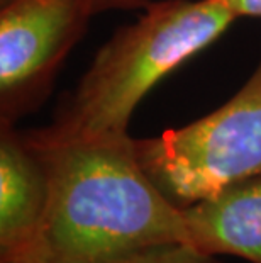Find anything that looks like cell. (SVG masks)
Returning a JSON list of instances; mask_svg holds the SVG:
<instances>
[{
  "label": "cell",
  "mask_w": 261,
  "mask_h": 263,
  "mask_svg": "<svg viewBox=\"0 0 261 263\" xmlns=\"http://www.w3.org/2000/svg\"><path fill=\"white\" fill-rule=\"evenodd\" d=\"M49 197L44 160L27 133L0 134V263L17 258L39 233Z\"/></svg>",
  "instance_id": "obj_5"
},
{
  "label": "cell",
  "mask_w": 261,
  "mask_h": 263,
  "mask_svg": "<svg viewBox=\"0 0 261 263\" xmlns=\"http://www.w3.org/2000/svg\"><path fill=\"white\" fill-rule=\"evenodd\" d=\"M137 263H219L214 255L204 253L188 243H171L154 248Z\"/></svg>",
  "instance_id": "obj_7"
},
{
  "label": "cell",
  "mask_w": 261,
  "mask_h": 263,
  "mask_svg": "<svg viewBox=\"0 0 261 263\" xmlns=\"http://www.w3.org/2000/svg\"><path fill=\"white\" fill-rule=\"evenodd\" d=\"M236 17H261V0H220Z\"/></svg>",
  "instance_id": "obj_8"
},
{
  "label": "cell",
  "mask_w": 261,
  "mask_h": 263,
  "mask_svg": "<svg viewBox=\"0 0 261 263\" xmlns=\"http://www.w3.org/2000/svg\"><path fill=\"white\" fill-rule=\"evenodd\" d=\"M137 261H139V260H137ZM137 261H136V263H137Z\"/></svg>",
  "instance_id": "obj_10"
},
{
  "label": "cell",
  "mask_w": 261,
  "mask_h": 263,
  "mask_svg": "<svg viewBox=\"0 0 261 263\" xmlns=\"http://www.w3.org/2000/svg\"><path fill=\"white\" fill-rule=\"evenodd\" d=\"M236 15L220 0L149 2L98 49L48 133L61 138L129 134L131 116L159 80L217 41Z\"/></svg>",
  "instance_id": "obj_2"
},
{
  "label": "cell",
  "mask_w": 261,
  "mask_h": 263,
  "mask_svg": "<svg viewBox=\"0 0 261 263\" xmlns=\"http://www.w3.org/2000/svg\"><path fill=\"white\" fill-rule=\"evenodd\" d=\"M180 211L188 243L197 250L261 263V173Z\"/></svg>",
  "instance_id": "obj_6"
},
{
  "label": "cell",
  "mask_w": 261,
  "mask_h": 263,
  "mask_svg": "<svg viewBox=\"0 0 261 263\" xmlns=\"http://www.w3.org/2000/svg\"><path fill=\"white\" fill-rule=\"evenodd\" d=\"M137 158L178 209L261 173V61L214 112L156 138L136 139Z\"/></svg>",
  "instance_id": "obj_3"
},
{
  "label": "cell",
  "mask_w": 261,
  "mask_h": 263,
  "mask_svg": "<svg viewBox=\"0 0 261 263\" xmlns=\"http://www.w3.org/2000/svg\"><path fill=\"white\" fill-rule=\"evenodd\" d=\"M98 0H7L0 10V112L14 124L36 105Z\"/></svg>",
  "instance_id": "obj_4"
},
{
  "label": "cell",
  "mask_w": 261,
  "mask_h": 263,
  "mask_svg": "<svg viewBox=\"0 0 261 263\" xmlns=\"http://www.w3.org/2000/svg\"><path fill=\"white\" fill-rule=\"evenodd\" d=\"M149 0H98L101 10L109 9H146Z\"/></svg>",
  "instance_id": "obj_9"
},
{
  "label": "cell",
  "mask_w": 261,
  "mask_h": 263,
  "mask_svg": "<svg viewBox=\"0 0 261 263\" xmlns=\"http://www.w3.org/2000/svg\"><path fill=\"white\" fill-rule=\"evenodd\" d=\"M27 134L46 165L49 197L34 241L7 263H136L188 243L182 211L143 170L129 134Z\"/></svg>",
  "instance_id": "obj_1"
}]
</instances>
